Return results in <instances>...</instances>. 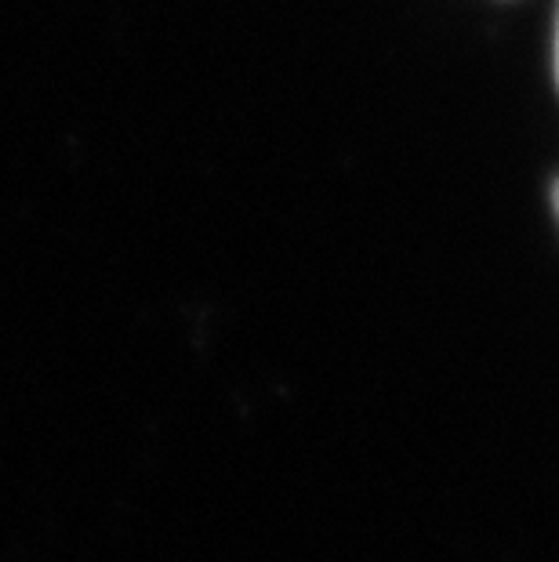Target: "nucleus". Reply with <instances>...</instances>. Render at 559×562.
Returning <instances> with one entry per match:
<instances>
[{"label": "nucleus", "mask_w": 559, "mask_h": 562, "mask_svg": "<svg viewBox=\"0 0 559 562\" xmlns=\"http://www.w3.org/2000/svg\"><path fill=\"white\" fill-rule=\"evenodd\" d=\"M556 74H559V30H556Z\"/></svg>", "instance_id": "nucleus-1"}, {"label": "nucleus", "mask_w": 559, "mask_h": 562, "mask_svg": "<svg viewBox=\"0 0 559 562\" xmlns=\"http://www.w3.org/2000/svg\"><path fill=\"white\" fill-rule=\"evenodd\" d=\"M556 211H559V186H556Z\"/></svg>", "instance_id": "nucleus-2"}]
</instances>
